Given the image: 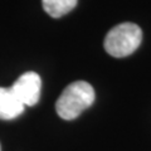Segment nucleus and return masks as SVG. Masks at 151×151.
I'll use <instances>...</instances> for the list:
<instances>
[{
  "mask_svg": "<svg viewBox=\"0 0 151 151\" xmlns=\"http://www.w3.org/2000/svg\"><path fill=\"white\" fill-rule=\"evenodd\" d=\"M142 40V30L134 23H122L107 33L103 42L106 52L115 58L132 54Z\"/></svg>",
  "mask_w": 151,
  "mask_h": 151,
  "instance_id": "nucleus-2",
  "label": "nucleus"
},
{
  "mask_svg": "<svg viewBox=\"0 0 151 151\" xmlns=\"http://www.w3.org/2000/svg\"><path fill=\"white\" fill-rule=\"evenodd\" d=\"M12 92L15 94L23 106H34L40 98L42 79L35 72H25L19 77L10 87Z\"/></svg>",
  "mask_w": 151,
  "mask_h": 151,
  "instance_id": "nucleus-3",
  "label": "nucleus"
},
{
  "mask_svg": "<svg viewBox=\"0 0 151 151\" xmlns=\"http://www.w3.org/2000/svg\"><path fill=\"white\" fill-rule=\"evenodd\" d=\"M0 151H1V147H0Z\"/></svg>",
  "mask_w": 151,
  "mask_h": 151,
  "instance_id": "nucleus-6",
  "label": "nucleus"
},
{
  "mask_svg": "<svg viewBox=\"0 0 151 151\" xmlns=\"http://www.w3.org/2000/svg\"><path fill=\"white\" fill-rule=\"evenodd\" d=\"M78 0H42L44 10L53 18H60L73 10Z\"/></svg>",
  "mask_w": 151,
  "mask_h": 151,
  "instance_id": "nucleus-5",
  "label": "nucleus"
},
{
  "mask_svg": "<svg viewBox=\"0 0 151 151\" xmlns=\"http://www.w3.org/2000/svg\"><path fill=\"white\" fill-rule=\"evenodd\" d=\"M24 112V106L12 92L10 87H0V120L17 119Z\"/></svg>",
  "mask_w": 151,
  "mask_h": 151,
  "instance_id": "nucleus-4",
  "label": "nucleus"
},
{
  "mask_svg": "<svg viewBox=\"0 0 151 151\" xmlns=\"http://www.w3.org/2000/svg\"><path fill=\"white\" fill-rule=\"evenodd\" d=\"M94 102V89L86 81L68 84L55 102V111L63 120H74Z\"/></svg>",
  "mask_w": 151,
  "mask_h": 151,
  "instance_id": "nucleus-1",
  "label": "nucleus"
}]
</instances>
